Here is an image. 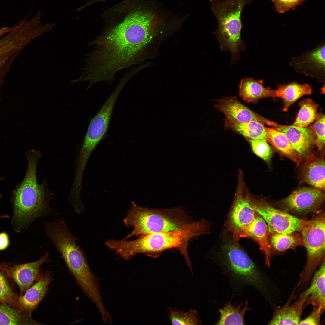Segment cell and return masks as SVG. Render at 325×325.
<instances>
[{"mask_svg":"<svg viewBox=\"0 0 325 325\" xmlns=\"http://www.w3.org/2000/svg\"><path fill=\"white\" fill-rule=\"evenodd\" d=\"M306 160L300 170L302 182L324 191L325 163L324 156H318L313 153Z\"/></svg>","mask_w":325,"mask_h":325,"instance_id":"ac0fdd59","label":"cell"},{"mask_svg":"<svg viewBox=\"0 0 325 325\" xmlns=\"http://www.w3.org/2000/svg\"><path fill=\"white\" fill-rule=\"evenodd\" d=\"M267 135L271 141V144L285 156L299 166L303 159L293 148L284 134L273 128L265 127Z\"/></svg>","mask_w":325,"mask_h":325,"instance_id":"d4e9b609","label":"cell"},{"mask_svg":"<svg viewBox=\"0 0 325 325\" xmlns=\"http://www.w3.org/2000/svg\"><path fill=\"white\" fill-rule=\"evenodd\" d=\"M28 167L22 182L13 193L11 202L13 207L11 224L17 232L26 229L35 219L48 215L50 209L51 195L46 181L37 182L36 170L41 152L32 150L26 153Z\"/></svg>","mask_w":325,"mask_h":325,"instance_id":"7a4b0ae2","label":"cell"},{"mask_svg":"<svg viewBox=\"0 0 325 325\" xmlns=\"http://www.w3.org/2000/svg\"><path fill=\"white\" fill-rule=\"evenodd\" d=\"M125 85L124 82H120L98 112L91 120L78 156L80 161L88 162L93 151L105 135L116 102Z\"/></svg>","mask_w":325,"mask_h":325,"instance_id":"ba28073f","label":"cell"},{"mask_svg":"<svg viewBox=\"0 0 325 325\" xmlns=\"http://www.w3.org/2000/svg\"><path fill=\"white\" fill-rule=\"evenodd\" d=\"M210 227L209 222L201 219L178 230L148 234L132 241L115 240L113 249L122 258L128 260L139 253L156 255L166 250L175 248L183 255L187 266L192 271L187 250L188 242L195 237L209 234Z\"/></svg>","mask_w":325,"mask_h":325,"instance_id":"3957f363","label":"cell"},{"mask_svg":"<svg viewBox=\"0 0 325 325\" xmlns=\"http://www.w3.org/2000/svg\"><path fill=\"white\" fill-rule=\"evenodd\" d=\"M101 17L104 27L87 44L93 50L82 60L94 80L110 84L118 71L141 61L148 45L168 25V18L148 0H123Z\"/></svg>","mask_w":325,"mask_h":325,"instance_id":"6da1fadb","label":"cell"},{"mask_svg":"<svg viewBox=\"0 0 325 325\" xmlns=\"http://www.w3.org/2000/svg\"><path fill=\"white\" fill-rule=\"evenodd\" d=\"M305 0H272L274 7L279 13H284L290 10H294Z\"/></svg>","mask_w":325,"mask_h":325,"instance_id":"836d02e7","label":"cell"},{"mask_svg":"<svg viewBox=\"0 0 325 325\" xmlns=\"http://www.w3.org/2000/svg\"><path fill=\"white\" fill-rule=\"evenodd\" d=\"M325 309L321 307L313 306L309 314L301 320L299 325H318L321 324V318Z\"/></svg>","mask_w":325,"mask_h":325,"instance_id":"e575fe53","label":"cell"},{"mask_svg":"<svg viewBox=\"0 0 325 325\" xmlns=\"http://www.w3.org/2000/svg\"><path fill=\"white\" fill-rule=\"evenodd\" d=\"M270 241L273 247L280 252L304 245L302 238L294 232L290 234L273 233Z\"/></svg>","mask_w":325,"mask_h":325,"instance_id":"f1b7e54d","label":"cell"},{"mask_svg":"<svg viewBox=\"0 0 325 325\" xmlns=\"http://www.w3.org/2000/svg\"><path fill=\"white\" fill-rule=\"evenodd\" d=\"M52 279L51 272H45L36 283L19 296L20 310L31 316L45 295Z\"/></svg>","mask_w":325,"mask_h":325,"instance_id":"e0dca14e","label":"cell"},{"mask_svg":"<svg viewBox=\"0 0 325 325\" xmlns=\"http://www.w3.org/2000/svg\"><path fill=\"white\" fill-rule=\"evenodd\" d=\"M246 138L255 154L265 162H269L271 158L272 152L268 143L262 140Z\"/></svg>","mask_w":325,"mask_h":325,"instance_id":"1f68e13d","label":"cell"},{"mask_svg":"<svg viewBox=\"0 0 325 325\" xmlns=\"http://www.w3.org/2000/svg\"><path fill=\"white\" fill-rule=\"evenodd\" d=\"M1 179H0V181L1 180ZM2 195L0 193V199L1 198H2ZM0 218H2V219H4V218H11L10 216H9L8 215H0Z\"/></svg>","mask_w":325,"mask_h":325,"instance_id":"74e56055","label":"cell"},{"mask_svg":"<svg viewBox=\"0 0 325 325\" xmlns=\"http://www.w3.org/2000/svg\"><path fill=\"white\" fill-rule=\"evenodd\" d=\"M222 270L233 283L241 286L249 285L265 294L264 277L249 257L232 240H226L223 245Z\"/></svg>","mask_w":325,"mask_h":325,"instance_id":"8992f818","label":"cell"},{"mask_svg":"<svg viewBox=\"0 0 325 325\" xmlns=\"http://www.w3.org/2000/svg\"><path fill=\"white\" fill-rule=\"evenodd\" d=\"M10 240L7 233L3 232L0 233V251L6 249L9 246Z\"/></svg>","mask_w":325,"mask_h":325,"instance_id":"d590c367","label":"cell"},{"mask_svg":"<svg viewBox=\"0 0 325 325\" xmlns=\"http://www.w3.org/2000/svg\"><path fill=\"white\" fill-rule=\"evenodd\" d=\"M239 95L245 101L254 103L264 98L277 97L276 90L265 87L263 79L252 78L241 79L239 85Z\"/></svg>","mask_w":325,"mask_h":325,"instance_id":"44dd1931","label":"cell"},{"mask_svg":"<svg viewBox=\"0 0 325 325\" xmlns=\"http://www.w3.org/2000/svg\"><path fill=\"white\" fill-rule=\"evenodd\" d=\"M25 312L0 302V325H39Z\"/></svg>","mask_w":325,"mask_h":325,"instance_id":"4316f807","label":"cell"},{"mask_svg":"<svg viewBox=\"0 0 325 325\" xmlns=\"http://www.w3.org/2000/svg\"><path fill=\"white\" fill-rule=\"evenodd\" d=\"M264 124L256 121L242 123L226 118V128L231 129L246 138L264 141L271 144Z\"/></svg>","mask_w":325,"mask_h":325,"instance_id":"603a6c76","label":"cell"},{"mask_svg":"<svg viewBox=\"0 0 325 325\" xmlns=\"http://www.w3.org/2000/svg\"><path fill=\"white\" fill-rule=\"evenodd\" d=\"M32 40L29 32L19 26L0 39V89L15 60Z\"/></svg>","mask_w":325,"mask_h":325,"instance_id":"8fae6325","label":"cell"},{"mask_svg":"<svg viewBox=\"0 0 325 325\" xmlns=\"http://www.w3.org/2000/svg\"><path fill=\"white\" fill-rule=\"evenodd\" d=\"M325 261L313 275L310 284L302 293L306 297L305 307L309 305L325 308Z\"/></svg>","mask_w":325,"mask_h":325,"instance_id":"7402d4cb","label":"cell"},{"mask_svg":"<svg viewBox=\"0 0 325 325\" xmlns=\"http://www.w3.org/2000/svg\"><path fill=\"white\" fill-rule=\"evenodd\" d=\"M178 209H153L140 207L133 203L124 222L134 229L124 239L179 229L191 222Z\"/></svg>","mask_w":325,"mask_h":325,"instance_id":"5b68a950","label":"cell"},{"mask_svg":"<svg viewBox=\"0 0 325 325\" xmlns=\"http://www.w3.org/2000/svg\"><path fill=\"white\" fill-rule=\"evenodd\" d=\"M325 226L322 213L308 221L301 231L307 257L297 284L300 290L307 287L317 267L325 261Z\"/></svg>","mask_w":325,"mask_h":325,"instance_id":"52a82bcc","label":"cell"},{"mask_svg":"<svg viewBox=\"0 0 325 325\" xmlns=\"http://www.w3.org/2000/svg\"><path fill=\"white\" fill-rule=\"evenodd\" d=\"M169 312V317L172 325H199L202 322L195 309H190L188 311H184L171 308Z\"/></svg>","mask_w":325,"mask_h":325,"instance_id":"f546056e","label":"cell"},{"mask_svg":"<svg viewBox=\"0 0 325 325\" xmlns=\"http://www.w3.org/2000/svg\"><path fill=\"white\" fill-rule=\"evenodd\" d=\"M325 43L298 57H293L290 65L299 73L322 81L325 77Z\"/></svg>","mask_w":325,"mask_h":325,"instance_id":"9a60e30c","label":"cell"},{"mask_svg":"<svg viewBox=\"0 0 325 325\" xmlns=\"http://www.w3.org/2000/svg\"><path fill=\"white\" fill-rule=\"evenodd\" d=\"M248 301H245V305L242 308L243 303L237 306L232 305L231 300L227 302L224 307L218 311L220 314V318L215 324L216 325H245L244 316L246 311L250 309L248 307Z\"/></svg>","mask_w":325,"mask_h":325,"instance_id":"484cf974","label":"cell"},{"mask_svg":"<svg viewBox=\"0 0 325 325\" xmlns=\"http://www.w3.org/2000/svg\"><path fill=\"white\" fill-rule=\"evenodd\" d=\"M215 107L224 113L226 118L240 122L256 121L268 125L271 121L246 107L236 97H223L217 101Z\"/></svg>","mask_w":325,"mask_h":325,"instance_id":"2e32d148","label":"cell"},{"mask_svg":"<svg viewBox=\"0 0 325 325\" xmlns=\"http://www.w3.org/2000/svg\"><path fill=\"white\" fill-rule=\"evenodd\" d=\"M269 125L283 133L303 159H306L313 153L315 137L311 126L302 128L293 125H281L273 121Z\"/></svg>","mask_w":325,"mask_h":325,"instance_id":"5bb4252c","label":"cell"},{"mask_svg":"<svg viewBox=\"0 0 325 325\" xmlns=\"http://www.w3.org/2000/svg\"><path fill=\"white\" fill-rule=\"evenodd\" d=\"M16 26V25L10 27H6L0 28V37L12 31Z\"/></svg>","mask_w":325,"mask_h":325,"instance_id":"8d00e7d4","label":"cell"},{"mask_svg":"<svg viewBox=\"0 0 325 325\" xmlns=\"http://www.w3.org/2000/svg\"><path fill=\"white\" fill-rule=\"evenodd\" d=\"M211 9L218 22L214 33L222 51L229 50L231 62L239 59V52L245 49L241 38V15L245 6L252 0H210Z\"/></svg>","mask_w":325,"mask_h":325,"instance_id":"277c9868","label":"cell"},{"mask_svg":"<svg viewBox=\"0 0 325 325\" xmlns=\"http://www.w3.org/2000/svg\"><path fill=\"white\" fill-rule=\"evenodd\" d=\"M19 297L12 288L7 277L0 270V302L20 310Z\"/></svg>","mask_w":325,"mask_h":325,"instance_id":"4dcf8cb0","label":"cell"},{"mask_svg":"<svg viewBox=\"0 0 325 325\" xmlns=\"http://www.w3.org/2000/svg\"><path fill=\"white\" fill-rule=\"evenodd\" d=\"M292 295L286 304L275 310L269 325H299L306 297L301 293L293 303L290 304Z\"/></svg>","mask_w":325,"mask_h":325,"instance_id":"d6986e66","label":"cell"},{"mask_svg":"<svg viewBox=\"0 0 325 325\" xmlns=\"http://www.w3.org/2000/svg\"><path fill=\"white\" fill-rule=\"evenodd\" d=\"M311 125L315 137V145L320 151H322L325 145V116L319 114L317 119Z\"/></svg>","mask_w":325,"mask_h":325,"instance_id":"d6a6232c","label":"cell"},{"mask_svg":"<svg viewBox=\"0 0 325 325\" xmlns=\"http://www.w3.org/2000/svg\"><path fill=\"white\" fill-rule=\"evenodd\" d=\"M250 200L255 210L267 224L269 232L290 234L301 232L308 222L274 208L264 200L255 199L250 195Z\"/></svg>","mask_w":325,"mask_h":325,"instance_id":"30bf717a","label":"cell"},{"mask_svg":"<svg viewBox=\"0 0 325 325\" xmlns=\"http://www.w3.org/2000/svg\"><path fill=\"white\" fill-rule=\"evenodd\" d=\"M277 97L283 101L282 110L287 112L290 106L302 96L312 94V86L308 84L293 82L286 84L279 85L276 90Z\"/></svg>","mask_w":325,"mask_h":325,"instance_id":"cb8c5ba5","label":"cell"},{"mask_svg":"<svg viewBox=\"0 0 325 325\" xmlns=\"http://www.w3.org/2000/svg\"><path fill=\"white\" fill-rule=\"evenodd\" d=\"M300 109L293 125L298 127L306 128L318 118V105L312 99H305L299 103Z\"/></svg>","mask_w":325,"mask_h":325,"instance_id":"83f0119b","label":"cell"},{"mask_svg":"<svg viewBox=\"0 0 325 325\" xmlns=\"http://www.w3.org/2000/svg\"><path fill=\"white\" fill-rule=\"evenodd\" d=\"M238 186L228 221V227L234 243L243 236L246 228L252 223L256 211L250 200V195L245 184L243 173L240 171L238 175Z\"/></svg>","mask_w":325,"mask_h":325,"instance_id":"9c48e42d","label":"cell"},{"mask_svg":"<svg viewBox=\"0 0 325 325\" xmlns=\"http://www.w3.org/2000/svg\"><path fill=\"white\" fill-rule=\"evenodd\" d=\"M49 253H45L34 262L16 264L10 262H0V270L7 277L13 280L23 295L32 285L37 277L41 266L49 262Z\"/></svg>","mask_w":325,"mask_h":325,"instance_id":"7c38bea8","label":"cell"},{"mask_svg":"<svg viewBox=\"0 0 325 325\" xmlns=\"http://www.w3.org/2000/svg\"><path fill=\"white\" fill-rule=\"evenodd\" d=\"M321 190L314 187H303L293 191L281 202L286 210L295 213L311 212L318 208L325 200Z\"/></svg>","mask_w":325,"mask_h":325,"instance_id":"4fadbf2b","label":"cell"},{"mask_svg":"<svg viewBox=\"0 0 325 325\" xmlns=\"http://www.w3.org/2000/svg\"><path fill=\"white\" fill-rule=\"evenodd\" d=\"M269 233L266 223L256 212L253 220L245 231L243 237L251 238L258 243L260 249L265 255V264L270 268L271 246L268 240Z\"/></svg>","mask_w":325,"mask_h":325,"instance_id":"ffe728a7","label":"cell"}]
</instances>
